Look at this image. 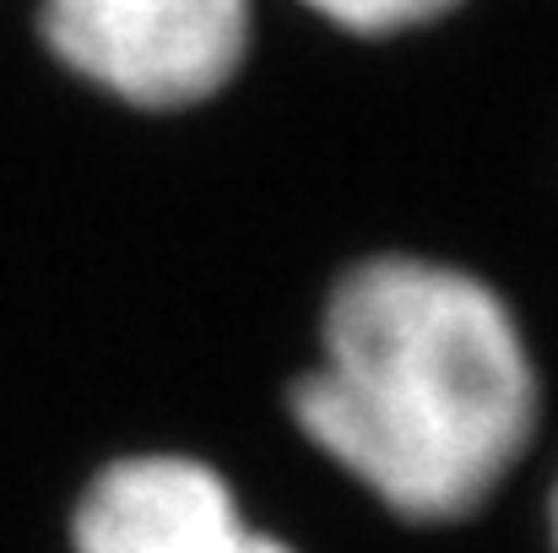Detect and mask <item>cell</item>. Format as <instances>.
Returning <instances> with one entry per match:
<instances>
[{
  "label": "cell",
  "mask_w": 558,
  "mask_h": 553,
  "mask_svg": "<svg viewBox=\"0 0 558 553\" xmlns=\"http://www.w3.org/2000/svg\"><path fill=\"white\" fill-rule=\"evenodd\" d=\"M44 60L76 87L136 109L185 115L211 104L250 60V0H33Z\"/></svg>",
  "instance_id": "obj_2"
},
{
  "label": "cell",
  "mask_w": 558,
  "mask_h": 553,
  "mask_svg": "<svg viewBox=\"0 0 558 553\" xmlns=\"http://www.w3.org/2000/svg\"><path fill=\"white\" fill-rule=\"evenodd\" d=\"M537 407L515 310L423 255H374L337 277L320 364L288 396L304 440L417 527L483 510L526 456Z\"/></svg>",
  "instance_id": "obj_1"
},
{
  "label": "cell",
  "mask_w": 558,
  "mask_h": 553,
  "mask_svg": "<svg viewBox=\"0 0 558 553\" xmlns=\"http://www.w3.org/2000/svg\"><path fill=\"white\" fill-rule=\"evenodd\" d=\"M250 516L233 483L185 450H131L104 461L71 500V553H239Z\"/></svg>",
  "instance_id": "obj_3"
},
{
  "label": "cell",
  "mask_w": 558,
  "mask_h": 553,
  "mask_svg": "<svg viewBox=\"0 0 558 553\" xmlns=\"http://www.w3.org/2000/svg\"><path fill=\"white\" fill-rule=\"evenodd\" d=\"M554 543H558V494H554Z\"/></svg>",
  "instance_id": "obj_6"
},
{
  "label": "cell",
  "mask_w": 558,
  "mask_h": 553,
  "mask_svg": "<svg viewBox=\"0 0 558 553\" xmlns=\"http://www.w3.org/2000/svg\"><path fill=\"white\" fill-rule=\"evenodd\" d=\"M299 5H310L315 16H326L342 33L390 38V33H412V27H428V22L450 16L461 0H299Z\"/></svg>",
  "instance_id": "obj_4"
},
{
  "label": "cell",
  "mask_w": 558,
  "mask_h": 553,
  "mask_svg": "<svg viewBox=\"0 0 558 553\" xmlns=\"http://www.w3.org/2000/svg\"><path fill=\"white\" fill-rule=\"evenodd\" d=\"M239 553H299L293 549V543H282V538H271V532H260V527H255V532H250V538H244V549Z\"/></svg>",
  "instance_id": "obj_5"
}]
</instances>
